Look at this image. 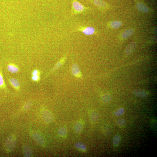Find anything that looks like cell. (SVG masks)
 <instances>
[{"label": "cell", "instance_id": "cell-5", "mask_svg": "<svg viewBox=\"0 0 157 157\" xmlns=\"http://www.w3.org/2000/svg\"><path fill=\"white\" fill-rule=\"evenodd\" d=\"M16 142L15 138L13 136H10L6 142V149L8 151L12 150L15 146Z\"/></svg>", "mask_w": 157, "mask_h": 157}, {"label": "cell", "instance_id": "cell-27", "mask_svg": "<svg viewBox=\"0 0 157 157\" xmlns=\"http://www.w3.org/2000/svg\"><path fill=\"white\" fill-rule=\"evenodd\" d=\"M32 79L34 81L37 82L40 80V77L39 75H36L32 76Z\"/></svg>", "mask_w": 157, "mask_h": 157}, {"label": "cell", "instance_id": "cell-23", "mask_svg": "<svg viewBox=\"0 0 157 157\" xmlns=\"http://www.w3.org/2000/svg\"><path fill=\"white\" fill-rule=\"evenodd\" d=\"M125 111L123 108H121L117 111L114 112V114L116 117H120L123 115Z\"/></svg>", "mask_w": 157, "mask_h": 157}, {"label": "cell", "instance_id": "cell-15", "mask_svg": "<svg viewBox=\"0 0 157 157\" xmlns=\"http://www.w3.org/2000/svg\"><path fill=\"white\" fill-rule=\"evenodd\" d=\"M75 147L79 150L83 152L86 151V145L81 142H77L75 145Z\"/></svg>", "mask_w": 157, "mask_h": 157}, {"label": "cell", "instance_id": "cell-19", "mask_svg": "<svg viewBox=\"0 0 157 157\" xmlns=\"http://www.w3.org/2000/svg\"><path fill=\"white\" fill-rule=\"evenodd\" d=\"M99 116L98 113L95 111L92 112L90 114V118L91 120L93 122H96L99 119Z\"/></svg>", "mask_w": 157, "mask_h": 157}, {"label": "cell", "instance_id": "cell-2", "mask_svg": "<svg viewBox=\"0 0 157 157\" xmlns=\"http://www.w3.org/2000/svg\"><path fill=\"white\" fill-rule=\"evenodd\" d=\"M78 32L89 36L93 34L95 32V29L92 27L87 26L86 24L81 23L77 25L71 33H72Z\"/></svg>", "mask_w": 157, "mask_h": 157}, {"label": "cell", "instance_id": "cell-24", "mask_svg": "<svg viewBox=\"0 0 157 157\" xmlns=\"http://www.w3.org/2000/svg\"><path fill=\"white\" fill-rule=\"evenodd\" d=\"M6 87L5 82L1 73L0 72V88H5Z\"/></svg>", "mask_w": 157, "mask_h": 157}, {"label": "cell", "instance_id": "cell-20", "mask_svg": "<svg viewBox=\"0 0 157 157\" xmlns=\"http://www.w3.org/2000/svg\"><path fill=\"white\" fill-rule=\"evenodd\" d=\"M111 25L113 28L117 29L121 27L122 25V23L119 21H114L111 23Z\"/></svg>", "mask_w": 157, "mask_h": 157}, {"label": "cell", "instance_id": "cell-14", "mask_svg": "<svg viewBox=\"0 0 157 157\" xmlns=\"http://www.w3.org/2000/svg\"><path fill=\"white\" fill-rule=\"evenodd\" d=\"M93 3L96 6L100 8H104L107 6L106 3L102 0H94Z\"/></svg>", "mask_w": 157, "mask_h": 157}, {"label": "cell", "instance_id": "cell-17", "mask_svg": "<svg viewBox=\"0 0 157 157\" xmlns=\"http://www.w3.org/2000/svg\"><path fill=\"white\" fill-rule=\"evenodd\" d=\"M67 129L64 127L60 128L58 131V134L62 137H65L67 133Z\"/></svg>", "mask_w": 157, "mask_h": 157}, {"label": "cell", "instance_id": "cell-22", "mask_svg": "<svg viewBox=\"0 0 157 157\" xmlns=\"http://www.w3.org/2000/svg\"><path fill=\"white\" fill-rule=\"evenodd\" d=\"M103 130L104 132L106 134L109 135L111 133V128L108 125H105L103 126Z\"/></svg>", "mask_w": 157, "mask_h": 157}, {"label": "cell", "instance_id": "cell-12", "mask_svg": "<svg viewBox=\"0 0 157 157\" xmlns=\"http://www.w3.org/2000/svg\"><path fill=\"white\" fill-rule=\"evenodd\" d=\"M8 69L9 72L13 73H16L19 71V68L14 64H9L8 66Z\"/></svg>", "mask_w": 157, "mask_h": 157}, {"label": "cell", "instance_id": "cell-9", "mask_svg": "<svg viewBox=\"0 0 157 157\" xmlns=\"http://www.w3.org/2000/svg\"><path fill=\"white\" fill-rule=\"evenodd\" d=\"M133 93L134 95L139 97H146L147 93L145 91L141 89H137L134 90Z\"/></svg>", "mask_w": 157, "mask_h": 157}, {"label": "cell", "instance_id": "cell-11", "mask_svg": "<svg viewBox=\"0 0 157 157\" xmlns=\"http://www.w3.org/2000/svg\"><path fill=\"white\" fill-rule=\"evenodd\" d=\"M83 128V124L81 122H78L74 125V130L76 133L79 134L82 132Z\"/></svg>", "mask_w": 157, "mask_h": 157}, {"label": "cell", "instance_id": "cell-25", "mask_svg": "<svg viewBox=\"0 0 157 157\" xmlns=\"http://www.w3.org/2000/svg\"><path fill=\"white\" fill-rule=\"evenodd\" d=\"M24 150H25L27 151L26 152H24V153L25 154V155L26 156H29L31 155L32 153V152L31 150L29 149V148L28 147H25L24 148Z\"/></svg>", "mask_w": 157, "mask_h": 157}, {"label": "cell", "instance_id": "cell-8", "mask_svg": "<svg viewBox=\"0 0 157 157\" xmlns=\"http://www.w3.org/2000/svg\"><path fill=\"white\" fill-rule=\"evenodd\" d=\"M11 85L16 90H19L20 88V83L16 79L12 78L9 80Z\"/></svg>", "mask_w": 157, "mask_h": 157}, {"label": "cell", "instance_id": "cell-7", "mask_svg": "<svg viewBox=\"0 0 157 157\" xmlns=\"http://www.w3.org/2000/svg\"><path fill=\"white\" fill-rule=\"evenodd\" d=\"M136 47V44L133 42L129 44L127 47L125 51V54L127 55H129L132 54L134 50Z\"/></svg>", "mask_w": 157, "mask_h": 157}, {"label": "cell", "instance_id": "cell-3", "mask_svg": "<svg viewBox=\"0 0 157 157\" xmlns=\"http://www.w3.org/2000/svg\"><path fill=\"white\" fill-rule=\"evenodd\" d=\"M71 70L72 74L75 77L78 79H82V75L79 67L77 63L73 64L71 67Z\"/></svg>", "mask_w": 157, "mask_h": 157}, {"label": "cell", "instance_id": "cell-28", "mask_svg": "<svg viewBox=\"0 0 157 157\" xmlns=\"http://www.w3.org/2000/svg\"><path fill=\"white\" fill-rule=\"evenodd\" d=\"M40 74V72L37 70H34L32 73V75H39Z\"/></svg>", "mask_w": 157, "mask_h": 157}, {"label": "cell", "instance_id": "cell-16", "mask_svg": "<svg viewBox=\"0 0 157 157\" xmlns=\"http://www.w3.org/2000/svg\"><path fill=\"white\" fill-rule=\"evenodd\" d=\"M133 33V31L132 29H128L124 31L122 34V37L126 38L130 36Z\"/></svg>", "mask_w": 157, "mask_h": 157}, {"label": "cell", "instance_id": "cell-1", "mask_svg": "<svg viewBox=\"0 0 157 157\" xmlns=\"http://www.w3.org/2000/svg\"><path fill=\"white\" fill-rule=\"evenodd\" d=\"M71 17L80 14H84L89 10V8L82 5L77 0H71Z\"/></svg>", "mask_w": 157, "mask_h": 157}, {"label": "cell", "instance_id": "cell-21", "mask_svg": "<svg viewBox=\"0 0 157 157\" xmlns=\"http://www.w3.org/2000/svg\"><path fill=\"white\" fill-rule=\"evenodd\" d=\"M121 141V138L119 135H116L114 138L113 140V144L115 146L118 145L120 143Z\"/></svg>", "mask_w": 157, "mask_h": 157}, {"label": "cell", "instance_id": "cell-18", "mask_svg": "<svg viewBox=\"0 0 157 157\" xmlns=\"http://www.w3.org/2000/svg\"><path fill=\"white\" fill-rule=\"evenodd\" d=\"M112 98V96L110 94H106L102 96V100L104 103H107L111 101Z\"/></svg>", "mask_w": 157, "mask_h": 157}, {"label": "cell", "instance_id": "cell-26", "mask_svg": "<svg viewBox=\"0 0 157 157\" xmlns=\"http://www.w3.org/2000/svg\"><path fill=\"white\" fill-rule=\"evenodd\" d=\"M117 123L119 125L122 126L125 124L126 121L124 119H120L117 120Z\"/></svg>", "mask_w": 157, "mask_h": 157}, {"label": "cell", "instance_id": "cell-6", "mask_svg": "<svg viewBox=\"0 0 157 157\" xmlns=\"http://www.w3.org/2000/svg\"><path fill=\"white\" fill-rule=\"evenodd\" d=\"M42 115L44 121L47 123H50L53 121V116L47 110L43 112Z\"/></svg>", "mask_w": 157, "mask_h": 157}, {"label": "cell", "instance_id": "cell-13", "mask_svg": "<svg viewBox=\"0 0 157 157\" xmlns=\"http://www.w3.org/2000/svg\"><path fill=\"white\" fill-rule=\"evenodd\" d=\"M136 6L138 10L141 12H147L149 11L148 8L142 3H138L136 4Z\"/></svg>", "mask_w": 157, "mask_h": 157}, {"label": "cell", "instance_id": "cell-4", "mask_svg": "<svg viewBox=\"0 0 157 157\" xmlns=\"http://www.w3.org/2000/svg\"><path fill=\"white\" fill-rule=\"evenodd\" d=\"M67 59V58L66 56H64L56 64L54 68L47 74L46 76H47L49 75L61 68L64 64Z\"/></svg>", "mask_w": 157, "mask_h": 157}, {"label": "cell", "instance_id": "cell-10", "mask_svg": "<svg viewBox=\"0 0 157 157\" xmlns=\"http://www.w3.org/2000/svg\"><path fill=\"white\" fill-rule=\"evenodd\" d=\"M33 137L35 140L39 144L41 145H44L45 142L44 139L40 134L37 133L34 134Z\"/></svg>", "mask_w": 157, "mask_h": 157}]
</instances>
